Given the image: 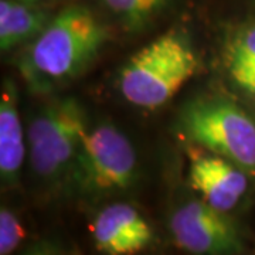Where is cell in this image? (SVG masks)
<instances>
[{
    "instance_id": "cell-1",
    "label": "cell",
    "mask_w": 255,
    "mask_h": 255,
    "mask_svg": "<svg viewBox=\"0 0 255 255\" xmlns=\"http://www.w3.org/2000/svg\"><path fill=\"white\" fill-rule=\"evenodd\" d=\"M107 37L105 27L90 10L70 6L34 38L21 71L36 85L73 78L94 60Z\"/></svg>"
},
{
    "instance_id": "cell-2",
    "label": "cell",
    "mask_w": 255,
    "mask_h": 255,
    "mask_svg": "<svg viewBox=\"0 0 255 255\" xmlns=\"http://www.w3.org/2000/svg\"><path fill=\"white\" fill-rule=\"evenodd\" d=\"M199 70L190 43L169 31L139 50L121 73V92L128 102L155 110L173 98Z\"/></svg>"
},
{
    "instance_id": "cell-3",
    "label": "cell",
    "mask_w": 255,
    "mask_h": 255,
    "mask_svg": "<svg viewBox=\"0 0 255 255\" xmlns=\"http://www.w3.org/2000/svg\"><path fill=\"white\" fill-rule=\"evenodd\" d=\"M182 129L191 142L255 176V122L236 102L196 101L183 112Z\"/></svg>"
},
{
    "instance_id": "cell-4",
    "label": "cell",
    "mask_w": 255,
    "mask_h": 255,
    "mask_svg": "<svg viewBox=\"0 0 255 255\" xmlns=\"http://www.w3.org/2000/svg\"><path fill=\"white\" fill-rule=\"evenodd\" d=\"M71 167L80 190L105 196L127 190L133 183L136 155L124 133L112 125H102L84 133Z\"/></svg>"
},
{
    "instance_id": "cell-5",
    "label": "cell",
    "mask_w": 255,
    "mask_h": 255,
    "mask_svg": "<svg viewBox=\"0 0 255 255\" xmlns=\"http://www.w3.org/2000/svg\"><path fill=\"white\" fill-rule=\"evenodd\" d=\"M87 115L74 98H61L41 111L28 128L30 162L38 176L55 179L73 166L87 132Z\"/></svg>"
},
{
    "instance_id": "cell-6",
    "label": "cell",
    "mask_w": 255,
    "mask_h": 255,
    "mask_svg": "<svg viewBox=\"0 0 255 255\" xmlns=\"http://www.w3.org/2000/svg\"><path fill=\"white\" fill-rule=\"evenodd\" d=\"M170 231L174 243L193 254H236L244 248L234 221L204 200L189 201L176 210Z\"/></svg>"
},
{
    "instance_id": "cell-7",
    "label": "cell",
    "mask_w": 255,
    "mask_h": 255,
    "mask_svg": "<svg viewBox=\"0 0 255 255\" xmlns=\"http://www.w3.org/2000/svg\"><path fill=\"white\" fill-rule=\"evenodd\" d=\"M189 182L201 200L227 213L247 193L248 173L226 157L214 153L197 155L191 160Z\"/></svg>"
},
{
    "instance_id": "cell-8",
    "label": "cell",
    "mask_w": 255,
    "mask_h": 255,
    "mask_svg": "<svg viewBox=\"0 0 255 255\" xmlns=\"http://www.w3.org/2000/svg\"><path fill=\"white\" fill-rule=\"evenodd\" d=\"M91 231L97 248L110 255L136 254L153 236L145 217L125 203H115L102 210L94 220Z\"/></svg>"
},
{
    "instance_id": "cell-9",
    "label": "cell",
    "mask_w": 255,
    "mask_h": 255,
    "mask_svg": "<svg viewBox=\"0 0 255 255\" xmlns=\"http://www.w3.org/2000/svg\"><path fill=\"white\" fill-rule=\"evenodd\" d=\"M24 135L13 82L4 81L0 101V174L6 184H14L24 162Z\"/></svg>"
},
{
    "instance_id": "cell-10",
    "label": "cell",
    "mask_w": 255,
    "mask_h": 255,
    "mask_svg": "<svg viewBox=\"0 0 255 255\" xmlns=\"http://www.w3.org/2000/svg\"><path fill=\"white\" fill-rule=\"evenodd\" d=\"M51 18L44 11L13 0L0 1V48L7 51L36 38Z\"/></svg>"
},
{
    "instance_id": "cell-11",
    "label": "cell",
    "mask_w": 255,
    "mask_h": 255,
    "mask_svg": "<svg viewBox=\"0 0 255 255\" xmlns=\"http://www.w3.org/2000/svg\"><path fill=\"white\" fill-rule=\"evenodd\" d=\"M226 60L233 82L255 100V24L234 37L227 48Z\"/></svg>"
},
{
    "instance_id": "cell-12",
    "label": "cell",
    "mask_w": 255,
    "mask_h": 255,
    "mask_svg": "<svg viewBox=\"0 0 255 255\" xmlns=\"http://www.w3.org/2000/svg\"><path fill=\"white\" fill-rule=\"evenodd\" d=\"M104 3L130 26H140L162 9L166 0H104Z\"/></svg>"
},
{
    "instance_id": "cell-13",
    "label": "cell",
    "mask_w": 255,
    "mask_h": 255,
    "mask_svg": "<svg viewBox=\"0 0 255 255\" xmlns=\"http://www.w3.org/2000/svg\"><path fill=\"white\" fill-rule=\"evenodd\" d=\"M26 233L14 213L1 207L0 211V254L13 253L24 240Z\"/></svg>"
},
{
    "instance_id": "cell-14",
    "label": "cell",
    "mask_w": 255,
    "mask_h": 255,
    "mask_svg": "<svg viewBox=\"0 0 255 255\" xmlns=\"http://www.w3.org/2000/svg\"><path fill=\"white\" fill-rule=\"evenodd\" d=\"M24 1H34V0H24Z\"/></svg>"
}]
</instances>
